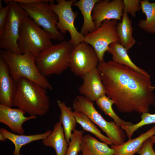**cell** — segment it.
<instances>
[{"label":"cell","mask_w":155,"mask_h":155,"mask_svg":"<svg viewBox=\"0 0 155 155\" xmlns=\"http://www.w3.org/2000/svg\"><path fill=\"white\" fill-rule=\"evenodd\" d=\"M106 94L123 113H148L155 102L150 75H145L113 61L97 66Z\"/></svg>","instance_id":"obj_1"},{"label":"cell","mask_w":155,"mask_h":155,"mask_svg":"<svg viewBox=\"0 0 155 155\" xmlns=\"http://www.w3.org/2000/svg\"><path fill=\"white\" fill-rule=\"evenodd\" d=\"M17 84L13 106L30 115H45L50 107V98L47 90L25 78L20 79Z\"/></svg>","instance_id":"obj_2"},{"label":"cell","mask_w":155,"mask_h":155,"mask_svg":"<svg viewBox=\"0 0 155 155\" xmlns=\"http://www.w3.org/2000/svg\"><path fill=\"white\" fill-rule=\"evenodd\" d=\"M0 57L7 64L10 74L17 84L20 79L25 78L46 90H53L52 85L46 77L39 71L35 58L30 54H16L1 49Z\"/></svg>","instance_id":"obj_3"},{"label":"cell","mask_w":155,"mask_h":155,"mask_svg":"<svg viewBox=\"0 0 155 155\" xmlns=\"http://www.w3.org/2000/svg\"><path fill=\"white\" fill-rule=\"evenodd\" d=\"M73 46L69 41L64 40L41 53L35 59L40 73L46 77L63 73L69 68L70 54Z\"/></svg>","instance_id":"obj_4"},{"label":"cell","mask_w":155,"mask_h":155,"mask_svg":"<svg viewBox=\"0 0 155 155\" xmlns=\"http://www.w3.org/2000/svg\"><path fill=\"white\" fill-rule=\"evenodd\" d=\"M51 39L49 34L28 14L23 18L18 40L22 54L30 53L36 59L41 53L53 45Z\"/></svg>","instance_id":"obj_5"},{"label":"cell","mask_w":155,"mask_h":155,"mask_svg":"<svg viewBox=\"0 0 155 155\" xmlns=\"http://www.w3.org/2000/svg\"><path fill=\"white\" fill-rule=\"evenodd\" d=\"M72 106L74 111L86 115L98 125L113 144L119 145L125 142L126 135L123 130L114 122L106 121L95 108L93 102L84 96H78L73 100Z\"/></svg>","instance_id":"obj_6"},{"label":"cell","mask_w":155,"mask_h":155,"mask_svg":"<svg viewBox=\"0 0 155 155\" xmlns=\"http://www.w3.org/2000/svg\"><path fill=\"white\" fill-rule=\"evenodd\" d=\"M49 3H54V1L43 0L37 3H18L37 25L43 28L51 39L61 42L64 40V37L57 27L58 17L51 8Z\"/></svg>","instance_id":"obj_7"},{"label":"cell","mask_w":155,"mask_h":155,"mask_svg":"<svg viewBox=\"0 0 155 155\" xmlns=\"http://www.w3.org/2000/svg\"><path fill=\"white\" fill-rule=\"evenodd\" d=\"M9 3V12L5 26L0 33V48L16 54H22L18 44L20 28L23 18L28 14L14 0H4Z\"/></svg>","instance_id":"obj_8"},{"label":"cell","mask_w":155,"mask_h":155,"mask_svg":"<svg viewBox=\"0 0 155 155\" xmlns=\"http://www.w3.org/2000/svg\"><path fill=\"white\" fill-rule=\"evenodd\" d=\"M76 0H57V3H50L51 9L56 13L58 18L57 24L58 29L62 34L67 31L70 33L69 41L73 46L84 41V36L79 32L74 25V21L78 13L74 12L72 9L73 3Z\"/></svg>","instance_id":"obj_9"},{"label":"cell","mask_w":155,"mask_h":155,"mask_svg":"<svg viewBox=\"0 0 155 155\" xmlns=\"http://www.w3.org/2000/svg\"><path fill=\"white\" fill-rule=\"evenodd\" d=\"M117 24L116 20H104L98 28L84 36L83 42L93 47L99 62L104 61V53L109 45L113 42H119L116 31Z\"/></svg>","instance_id":"obj_10"},{"label":"cell","mask_w":155,"mask_h":155,"mask_svg":"<svg viewBox=\"0 0 155 155\" xmlns=\"http://www.w3.org/2000/svg\"><path fill=\"white\" fill-rule=\"evenodd\" d=\"M97 54L90 45L84 42L73 46L71 53L69 68L75 75L81 77L97 67Z\"/></svg>","instance_id":"obj_11"},{"label":"cell","mask_w":155,"mask_h":155,"mask_svg":"<svg viewBox=\"0 0 155 155\" xmlns=\"http://www.w3.org/2000/svg\"><path fill=\"white\" fill-rule=\"evenodd\" d=\"M124 8L123 0H99L95 5L92 17L96 28L105 20L121 21Z\"/></svg>","instance_id":"obj_12"},{"label":"cell","mask_w":155,"mask_h":155,"mask_svg":"<svg viewBox=\"0 0 155 155\" xmlns=\"http://www.w3.org/2000/svg\"><path fill=\"white\" fill-rule=\"evenodd\" d=\"M83 83L78 87L81 94L93 102L106 94L105 90L97 67L81 77Z\"/></svg>","instance_id":"obj_13"},{"label":"cell","mask_w":155,"mask_h":155,"mask_svg":"<svg viewBox=\"0 0 155 155\" xmlns=\"http://www.w3.org/2000/svg\"><path fill=\"white\" fill-rule=\"evenodd\" d=\"M26 112L19 108H13L0 104V122L7 125L11 131L19 135H24L23 124L29 120L36 118V116H25Z\"/></svg>","instance_id":"obj_14"},{"label":"cell","mask_w":155,"mask_h":155,"mask_svg":"<svg viewBox=\"0 0 155 155\" xmlns=\"http://www.w3.org/2000/svg\"><path fill=\"white\" fill-rule=\"evenodd\" d=\"M17 84L11 75L8 67L0 57V104L12 107Z\"/></svg>","instance_id":"obj_15"},{"label":"cell","mask_w":155,"mask_h":155,"mask_svg":"<svg viewBox=\"0 0 155 155\" xmlns=\"http://www.w3.org/2000/svg\"><path fill=\"white\" fill-rule=\"evenodd\" d=\"M154 135L155 125L137 137L129 139L126 142L119 145L113 144L111 148L115 151L114 155H133L137 153L147 140Z\"/></svg>","instance_id":"obj_16"},{"label":"cell","mask_w":155,"mask_h":155,"mask_svg":"<svg viewBox=\"0 0 155 155\" xmlns=\"http://www.w3.org/2000/svg\"><path fill=\"white\" fill-rule=\"evenodd\" d=\"M45 146L51 147L57 155H65L69 144L66 140L62 125L59 121L56 123L52 133L43 140Z\"/></svg>","instance_id":"obj_17"},{"label":"cell","mask_w":155,"mask_h":155,"mask_svg":"<svg viewBox=\"0 0 155 155\" xmlns=\"http://www.w3.org/2000/svg\"><path fill=\"white\" fill-rule=\"evenodd\" d=\"M82 155H114L115 151L108 144L89 134L83 136L80 144Z\"/></svg>","instance_id":"obj_18"},{"label":"cell","mask_w":155,"mask_h":155,"mask_svg":"<svg viewBox=\"0 0 155 155\" xmlns=\"http://www.w3.org/2000/svg\"><path fill=\"white\" fill-rule=\"evenodd\" d=\"M49 129L43 133L35 135H19L12 133L6 129L3 128H0V133L14 144L15 148L13 155H21L20 150L22 147L33 142L43 140L47 137L52 132Z\"/></svg>","instance_id":"obj_19"},{"label":"cell","mask_w":155,"mask_h":155,"mask_svg":"<svg viewBox=\"0 0 155 155\" xmlns=\"http://www.w3.org/2000/svg\"><path fill=\"white\" fill-rule=\"evenodd\" d=\"M126 49L119 42H113L109 46L106 52L112 55V61L128 67L142 75H150L144 69L138 67L130 58Z\"/></svg>","instance_id":"obj_20"},{"label":"cell","mask_w":155,"mask_h":155,"mask_svg":"<svg viewBox=\"0 0 155 155\" xmlns=\"http://www.w3.org/2000/svg\"><path fill=\"white\" fill-rule=\"evenodd\" d=\"M132 22L128 14L123 12L121 21L116 26V31L119 42L128 51L136 43L133 36Z\"/></svg>","instance_id":"obj_21"},{"label":"cell","mask_w":155,"mask_h":155,"mask_svg":"<svg viewBox=\"0 0 155 155\" xmlns=\"http://www.w3.org/2000/svg\"><path fill=\"white\" fill-rule=\"evenodd\" d=\"M99 0H80L73 4L78 8L83 15V25L80 33L84 36L94 31L96 26L93 20L92 13L94 6Z\"/></svg>","instance_id":"obj_22"},{"label":"cell","mask_w":155,"mask_h":155,"mask_svg":"<svg viewBox=\"0 0 155 155\" xmlns=\"http://www.w3.org/2000/svg\"><path fill=\"white\" fill-rule=\"evenodd\" d=\"M57 102L61 112L59 121L62 125L65 139L69 144L72 131L75 129L76 121L71 107L60 100H58Z\"/></svg>","instance_id":"obj_23"},{"label":"cell","mask_w":155,"mask_h":155,"mask_svg":"<svg viewBox=\"0 0 155 155\" xmlns=\"http://www.w3.org/2000/svg\"><path fill=\"white\" fill-rule=\"evenodd\" d=\"M141 10L146 19L139 20L138 26L146 32L155 34V2L150 3L148 0H140Z\"/></svg>","instance_id":"obj_24"},{"label":"cell","mask_w":155,"mask_h":155,"mask_svg":"<svg viewBox=\"0 0 155 155\" xmlns=\"http://www.w3.org/2000/svg\"><path fill=\"white\" fill-rule=\"evenodd\" d=\"M73 113L77 123L80 125L84 131L89 132L93 134L102 142L111 145L113 144L111 139L103 135L87 116L74 111Z\"/></svg>","instance_id":"obj_25"},{"label":"cell","mask_w":155,"mask_h":155,"mask_svg":"<svg viewBox=\"0 0 155 155\" xmlns=\"http://www.w3.org/2000/svg\"><path fill=\"white\" fill-rule=\"evenodd\" d=\"M97 106L104 114L113 119L117 125H121L131 126L133 124L130 122L125 121L120 118L113 111V101L110 98L104 95L99 98L96 101Z\"/></svg>","instance_id":"obj_26"},{"label":"cell","mask_w":155,"mask_h":155,"mask_svg":"<svg viewBox=\"0 0 155 155\" xmlns=\"http://www.w3.org/2000/svg\"><path fill=\"white\" fill-rule=\"evenodd\" d=\"M153 105H155V102ZM141 118V120L140 121L131 125H120L125 132L129 139H131L134 133L139 128L145 125L155 124V113L151 114L148 112L143 113L142 114Z\"/></svg>","instance_id":"obj_27"},{"label":"cell","mask_w":155,"mask_h":155,"mask_svg":"<svg viewBox=\"0 0 155 155\" xmlns=\"http://www.w3.org/2000/svg\"><path fill=\"white\" fill-rule=\"evenodd\" d=\"M84 134L83 130L75 129L73 131L65 155H78L80 151V144Z\"/></svg>","instance_id":"obj_28"},{"label":"cell","mask_w":155,"mask_h":155,"mask_svg":"<svg viewBox=\"0 0 155 155\" xmlns=\"http://www.w3.org/2000/svg\"><path fill=\"white\" fill-rule=\"evenodd\" d=\"M140 0H123V12L129 13L132 17L135 18L136 13L141 10Z\"/></svg>","instance_id":"obj_29"},{"label":"cell","mask_w":155,"mask_h":155,"mask_svg":"<svg viewBox=\"0 0 155 155\" xmlns=\"http://www.w3.org/2000/svg\"><path fill=\"white\" fill-rule=\"evenodd\" d=\"M0 0V33L2 31L6 23L9 15L10 6L9 3H6V5L4 7L2 5Z\"/></svg>","instance_id":"obj_30"},{"label":"cell","mask_w":155,"mask_h":155,"mask_svg":"<svg viewBox=\"0 0 155 155\" xmlns=\"http://www.w3.org/2000/svg\"><path fill=\"white\" fill-rule=\"evenodd\" d=\"M154 144L150 138L148 139L144 142L137 153L140 155H155L153 148Z\"/></svg>","instance_id":"obj_31"},{"label":"cell","mask_w":155,"mask_h":155,"mask_svg":"<svg viewBox=\"0 0 155 155\" xmlns=\"http://www.w3.org/2000/svg\"><path fill=\"white\" fill-rule=\"evenodd\" d=\"M7 139L1 133H0V140L1 142L5 141Z\"/></svg>","instance_id":"obj_32"},{"label":"cell","mask_w":155,"mask_h":155,"mask_svg":"<svg viewBox=\"0 0 155 155\" xmlns=\"http://www.w3.org/2000/svg\"><path fill=\"white\" fill-rule=\"evenodd\" d=\"M150 138L152 142L154 144L155 143V135L152 136Z\"/></svg>","instance_id":"obj_33"},{"label":"cell","mask_w":155,"mask_h":155,"mask_svg":"<svg viewBox=\"0 0 155 155\" xmlns=\"http://www.w3.org/2000/svg\"><path fill=\"white\" fill-rule=\"evenodd\" d=\"M151 88L152 89H153V90L154 89H155V86H152L151 87Z\"/></svg>","instance_id":"obj_34"},{"label":"cell","mask_w":155,"mask_h":155,"mask_svg":"<svg viewBox=\"0 0 155 155\" xmlns=\"http://www.w3.org/2000/svg\"><path fill=\"white\" fill-rule=\"evenodd\" d=\"M82 155V154H80V155Z\"/></svg>","instance_id":"obj_35"}]
</instances>
